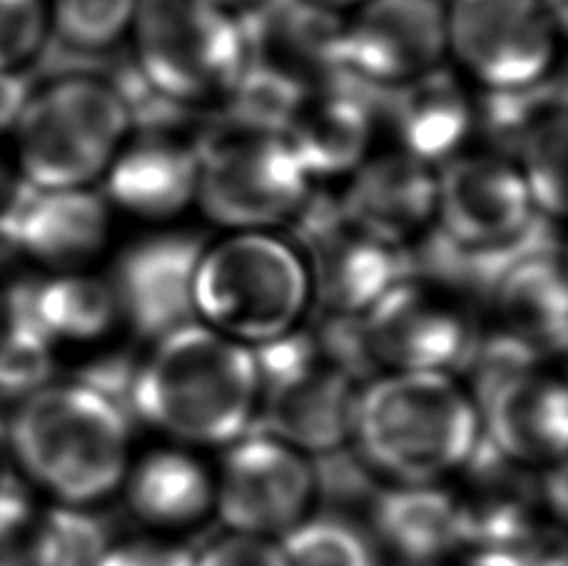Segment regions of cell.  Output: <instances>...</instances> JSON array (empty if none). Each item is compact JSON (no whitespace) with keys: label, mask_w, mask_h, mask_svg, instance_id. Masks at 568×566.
Segmentation results:
<instances>
[{"label":"cell","mask_w":568,"mask_h":566,"mask_svg":"<svg viewBox=\"0 0 568 566\" xmlns=\"http://www.w3.org/2000/svg\"><path fill=\"white\" fill-rule=\"evenodd\" d=\"M257 394L255 350L190 322L138 365L130 414L182 442L225 444L247 432Z\"/></svg>","instance_id":"obj_1"},{"label":"cell","mask_w":568,"mask_h":566,"mask_svg":"<svg viewBox=\"0 0 568 566\" xmlns=\"http://www.w3.org/2000/svg\"><path fill=\"white\" fill-rule=\"evenodd\" d=\"M352 434L372 469L429 484L459 469L479 442V412L442 372H392L357 394Z\"/></svg>","instance_id":"obj_2"},{"label":"cell","mask_w":568,"mask_h":566,"mask_svg":"<svg viewBox=\"0 0 568 566\" xmlns=\"http://www.w3.org/2000/svg\"><path fill=\"white\" fill-rule=\"evenodd\" d=\"M10 447L40 487L70 507L108 497L125 477L128 414L85 384H48L20 402Z\"/></svg>","instance_id":"obj_3"},{"label":"cell","mask_w":568,"mask_h":566,"mask_svg":"<svg viewBox=\"0 0 568 566\" xmlns=\"http://www.w3.org/2000/svg\"><path fill=\"white\" fill-rule=\"evenodd\" d=\"M133 133L123 98L105 80L68 73L30 90L10 128V153L30 190L88 188Z\"/></svg>","instance_id":"obj_4"},{"label":"cell","mask_w":568,"mask_h":566,"mask_svg":"<svg viewBox=\"0 0 568 566\" xmlns=\"http://www.w3.org/2000/svg\"><path fill=\"white\" fill-rule=\"evenodd\" d=\"M310 300L300 252L270 232H235L205 245L192 280L197 322L247 347L287 335Z\"/></svg>","instance_id":"obj_5"},{"label":"cell","mask_w":568,"mask_h":566,"mask_svg":"<svg viewBox=\"0 0 568 566\" xmlns=\"http://www.w3.org/2000/svg\"><path fill=\"white\" fill-rule=\"evenodd\" d=\"M200 208L217 225L265 232L297 215L312 178L282 135L215 115L195 138Z\"/></svg>","instance_id":"obj_6"},{"label":"cell","mask_w":568,"mask_h":566,"mask_svg":"<svg viewBox=\"0 0 568 566\" xmlns=\"http://www.w3.org/2000/svg\"><path fill=\"white\" fill-rule=\"evenodd\" d=\"M130 30L140 75L175 105L222 100L245 70L237 18L210 0H140Z\"/></svg>","instance_id":"obj_7"},{"label":"cell","mask_w":568,"mask_h":566,"mask_svg":"<svg viewBox=\"0 0 568 566\" xmlns=\"http://www.w3.org/2000/svg\"><path fill=\"white\" fill-rule=\"evenodd\" d=\"M260 432L297 452L327 454L352 434L357 390L324 355L310 327L255 347Z\"/></svg>","instance_id":"obj_8"},{"label":"cell","mask_w":568,"mask_h":566,"mask_svg":"<svg viewBox=\"0 0 568 566\" xmlns=\"http://www.w3.org/2000/svg\"><path fill=\"white\" fill-rule=\"evenodd\" d=\"M317 310L364 315L384 292L409 275V250L374 235L334 195H312L292 220Z\"/></svg>","instance_id":"obj_9"},{"label":"cell","mask_w":568,"mask_h":566,"mask_svg":"<svg viewBox=\"0 0 568 566\" xmlns=\"http://www.w3.org/2000/svg\"><path fill=\"white\" fill-rule=\"evenodd\" d=\"M362 325L377 367L392 372L466 370L481 337L469 300L417 275L384 292Z\"/></svg>","instance_id":"obj_10"},{"label":"cell","mask_w":568,"mask_h":566,"mask_svg":"<svg viewBox=\"0 0 568 566\" xmlns=\"http://www.w3.org/2000/svg\"><path fill=\"white\" fill-rule=\"evenodd\" d=\"M561 30L544 0H446V43L486 90L549 78Z\"/></svg>","instance_id":"obj_11"},{"label":"cell","mask_w":568,"mask_h":566,"mask_svg":"<svg viewBox=\"0 0 568 566\" xmlns=\"http://www.w3.org/2000/svg\"><path fill=\"white\" fill-rule=\"evenodd\" d=\"M476 123L496 155L519 170L541 215L559 220L566 202V88L549 75L514 90H486Z\"/></svg>","instance_id":"obj_12"},{"label":"cell","mask_w":568,"mask_h":566,"mask_svg":"<svg viewBox=\"0 0 568 566\" xmlns=\"http://www.w3.org/2000/svg\"><path fill=\"white\" fill-rule=\"evenodd\" d=\"M541 215L514 163L501 155H454L436 168L434 230L471 250L524 240Z\"/></svg>","instance_id":"obj_13"},{"label":"cell","mask_w":568,"mask_h":566,"mask_svg":"<svg viewBox=\"0 0 568 566\" xmlns=\"http://www.w3.org/2000/svg\"><path fill=\"white\" fill-rule=\"evenodd\" d=\"M314 497L312 464L270 434L235 439L222 462L215 504L235 534L270 539L302 522Z\"/></svg>","instance_id":"obj_14"},{"label":"cell","mask_w":568,"mask_h":566,"mask_svg":"<svg viewBox=\"0 0 568 566\" xmlns=\"http://www.w3.org/2000/svg\"><path fill=\"white\" fill-rule=\"evenodd\" d=\"M446 0H364L344 18V68L392 88L444 65Z\"/></svg>","instance_id":"obj_15"},{"label":"cell","mask_w":568,"mask_h":566,"mask_svg":"<svg viewBox=\"0 0 568 566\" xmlns=\"http://www.w3.org/2000/svg\"><path fill=\"white\" fill-rule=\"evenodd\" d=\"M245 70L310 88L347 73L344 16L310 0H262L235 16Z\"/></svg>","instance_id":"obj_16"},{"label":"cell","mask_w":568,"mask_h":566,"mask_svg":"<svg viewBox=\"0 0 568 566\" xmlns=\"http://www.w3.org/2000/svg\"><path fill=\"white\" fill-rule=\"evenodd\" d=\"M379 125V88L342 73L302 88L282 118L280 135L314 178L349 175L369 155Z\"/></svg>","instance_id":"obj_17"},{"label":"cell","mask_w":568,"mask_h":566,"mask_svg":"<svg viewBox=\"0 0 568 566\" xmlns=\"http://www.w3.org/2000/svg\"><path fill=\"white\" fill-rule=\"evenodd\" d=\"M205 240L192 232H162L130 245L108 277L125 320L138 337L158 342L197 322L192 280Z\"/></svg>","instance_id":"obj_18"},{"label":"cell","mask_w":568,"mask_h":566,"mask_svg":"<svg viewBox=\"0 0 568 566\" xmlns=\"http://www.w3.org/2000/svg\"><path fill=\"white\" fill-rule=\"evenodd\" d=\"M110 235L108 200L88 188L30 190L16 202L0 237L50 272L83 270Z\"/></svg>","instance_id":"obj_19"},{"label":"cell","mask_w":568,"mask_h":566,"mask_svg":"<svg viewBox=\"0 0 568 566\" xmlns=\"http://www.w3.org/2000/svg\"><path fill=\"white\" fill-rule=\"evenodd\" d=\"M108 200L142 220L180 215L197 195L195 138L133 130L105 170Z\"/></svg>","instance_id":"obj_20"},{"label":"cell","mask_w":568,"mask_h":566,"mask_svg":"<svg viewBox=\"0 0 568 566\" xmlns=\"http://www.w3.org/2000/svg\"><path fill=\"white\" fill-rule=\"evenodd\" d=\"M344 210L374 235L409 250L436 220V168L404 150L367 155L349 173Z\"/></svg>","instance_id":"obj_21"},{"label":"cell","mask_w":568,"mask_h":566,"mask_svg":"<svg viewBox=\"0 0 568 566\" xmlns=\"http://www.w3.org/2000/svg\"><path fill=\"white\" fill-rule=\"evenodd\" d=\"M379 123H387L397 150L434 168L462 153L476 125V105L462 80L444 65L379 88Z\"/></svg>","instance_id":"obj_22"},{"label":"cell","mask_w":568,"mask_h":566,"mask_svg":"<svg viewBox=\"0 0 568 566\" xmlns=\"http://www.w3.org/2000/svg\"><path fill=\"white\" fill-rule=\"evenodd\" d=\"M486 442L514 464L561 462L566 449V390L536 370L501 382L476 404Z\"/></svg>","instance_id":"obj_23"},{"label":"cell","mask_w":568,"mask_h":566,"mask_svg":"<svg viewBox=\"0 0 568 566\" xmlns=\"http://www.w3.org/2000/svg\"><path fill=\"white\" fill-rule=\"evenodd\" d=\"M0 317L20 322L55 345L103 337L120 320V312L105 277L75 270L18 282L3 292Z\"/></svg>","instance_id":"obj_24"},{"label":"cell","mask_w":568,"mask_h":566,"mask_svg":"<svg viewBox=\"0 0 568 566\" xmlns=\"http://www.w3.org/2000/svg\"><path fill=\"white\" fill-rule=\"evenodd\" d=\"M491 305L504 320V332L519 337L539 355L566 350V272L561 242L526 252L504 272L491 292Z\"/></svg>","instance_id":"obj_25"},{"label":"cell","mask_w":568,"mask_h":566,"mask_svg":"<svg viewBox=\"0 0 568 566\" xmlns=\"http://www.w3.org/2000/svg\"><path fill=\"white\" fill-rule=\"evenodd\" d=\"M372 522L389 549L412 564L439 562L469 542L462 502L426 484L382 492Z\"/></svg>","instance_id":"obj_26"},{"label":"cell","mask_w":568,"mask_h":566,"mask_svg":"<svg viewBox=\"0 0 568 566\" xmlns=\"http://www.w3.org/2000/svg\"><path fill=\"white\" fill-rule=\"evenodd\" d=\"M215 502L202 464L187 454L158 452L138 464L128 484V504L150 527L178 529L195 524Z\"/></svg>","instance_id":"obj_27"},{"label":"cell","mask_w":568,"mask_h":566,"mask_svg":"<svg viewBox=\"0 0 568 566\" xmlns=\"http://www.w3.org/2000/svg\"><path fill=\"white\" fill-rule=\"evenodd\" d=\"M140 0H55L50 8V36L70 53L113 50L133 28Z\"/></svg>","instance_id":"obj_28"},{"label":"cell","mask_w":568,"mask_h":566,"mask_svg":"<svg viewBox=\"0 0 568 566\" xmlns=\"http://www.w3.org/2000/svg\"><path fill=\"white\" fill-rule=\"evenodd\" d=\"M284 566H377L364 534L347 519L300 522L280 544Z\"/></svg>","instance_id":"obj_29"},{"label":"cell","mask_w":568,"mask_h":566,"mask_svg":"<svg viewBox=\"0 0 568 566\" xmlns=\"http://www.w3.org/2000/svg\"><path fill=\"white\" fill-rule=\"evenodd\" d=\"M53 375V345L20 322L0 317V397L28 400Z\"/></svg>","instance_id":"obj_30"},{"label":"cell","mask_w":568,"mask_h":566,"mask_svg":"<svg viewBox=\"0 0 568 566\" xmlns=\"http://www.w3.org/2000/svg\"><path fill=\"white\" fill-rule=\"evenodd\" d=\"M108 549L110 539L103 522L73 507L45 512L40 566H98Z\"/></svg>","instance_id":"obj_31"},{"label":"cell","mask_w":568,"mask_h":566,"mask_svg":"<svg viewBox=\"0 0 568 566\" xmlns=\"http://www.w3.org/2000/svg\"><path fill=\"white\" fill-rule=\"evenodd\" d=\"M369 462L364 457H352L342 447L320 454L312 464L314 494L339 512H374V504L382 497L377 482L372 479Z\"/></svg>","instance_id":"obj_32"},{"label":"cell","mask_w":568,"mask_h":566,"mask_svg":"<svg viewBox=\"0 0 568 566\" xmlns=\"http://www.w3.org/2000/svg\"><path fill=\"white\" fill-rule=\"evenodd\" d=\"M48 40L45 0H0V73H20V68L43 53Z\"/></svg>","instance_id":"obj_33"},{"label":"cell","mask_w":568,"mask_h":566,"mask_svg":"<svg viewBox=\"0 0 568 566\" xmlns=\"http://www.w3.org/2000/svg\"><path fill=\"white\" fill-rule=\"evenodd\" d=\"M43 517L23 492L0 484V566H40Z\"/></svg>","instance_id":"obj_34"},{"label":"cell","mask_w":568,"mask_h":566,"mask_svg":"<svg viewBox=\"0 0 568 566\" xmlns=\"http://www.w3.org/2000/svg\"><path fill=\"white\" fill-rule=\"evenodd\" d=\"M195 566H284L280 544L247 534H232L195 557Z\"/></svg>","instance_id":"obj_35"},{"label":"cell","mask_w":568,"mask_h":566,"mask_svg":"<svg viewBox=\"0 0 568 566\" xmlns=\"http://www.w3.org/2000/svg\"><path fill=\"white\" fill-rule=\"evenodd\" d=\"M98 566H195V554L160 542H130L110 547Z\"/></svg>","instance_id":"obj_36"},{"label":"cell","mask_w":568,"mask_h":566,"mask_svg":"<svg viewBox=\"0 0 568 566\" xmlns=\"http://www.w3.org/2000/svg\"><path fill=\"white\" fill-rule=\"evenodd\" d=\"M26 185L18 175L13 153H10L8 140L0 135V225H3L10 210L16 208V202L23 198Z\"/></svg>","instance_id":"obj_37"},{"label":"cell","mask_w":568,"mask_h":566,"mask_svg":"<svg viewBox=\"0 0 568 566\" xmlns=\"http://www.w3.org/2000/svg\"><path fill=\"white\" fill-rule=\"evenodd\" d=\"M30 88L20 80V73H0V135L6 138L23 108Z\"/></svg>","instance_id":"obj_38"},{"label":"cell","mask_w":568,"mask_h":566,"mask_svg":"<svg viewBox=\"0 0 568 566\" xmlns=\"http://www.w3.org/2000/svg\"><path fill=\"white\" fill-rule=\"evenodd\" d=\"M462 566H529L526 557L514 549H479L471 554Z\"/></svg>","instance_id":"obj_39"},{"label":"cell","mask_w":568,"mask_h":566,"mask_svg":"<svg viewBox=\"0 0 568 566\" xmlns=\"http://www.w3.org/2000/svg\"><path fill=\"white\" fill-rule=\"evenodd\" d=\"M529 566H566V554L561 547H544L526 559Z\"/></svg>","instance_id":"obj_40"},{"label":"cell","mask_w":568,"mask_h":566,"mask_svg":"<svg viewBox=\"0 0 568 566\" xmlns=\"http://www.w3.org/2000/svg\"><path fill=\"white\" fill-rule=\"evenodd\" d=\"M310 3L320 6V8H324V10H332V13H339V16H342L344 10L362 6L364 0H310Z\"/></svg>","instance_id":"obj_41"},{"label":"cell","mask_w":568,"mask_h":566,"mask_svg":"<svg viewBox=\"0 0 568 566\" xmlns=\"http://www.w3.org/2000/svg\"><path fill=\"white\" fill-rule=\"evenodd\" d=\"M210 3L222 8V10H227V13H232V16H237V13H242V10L262 3V0H210Z\"/></svg>","instance_id":"obj_42"},{"label":"cell","mask_w":568,"mask_h":566,"mask_svg":"<svg viewBox=\"0 0 568 566\" xmlns=\"http://www.w3.org/2000/svg\"><path fill=\"white\" fill-rule=\"evenodd\" d=\"M0 315H3V290H0Z\"/></svg>","instance_id":"obj_43"}]
</instances>
